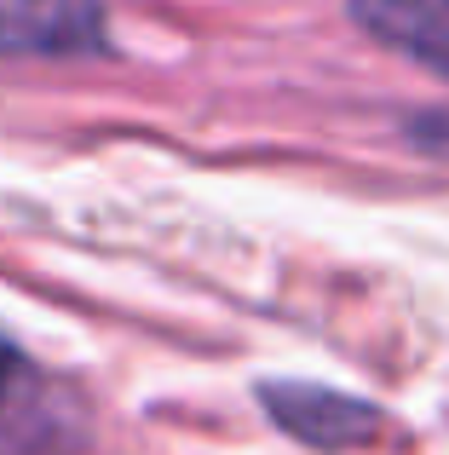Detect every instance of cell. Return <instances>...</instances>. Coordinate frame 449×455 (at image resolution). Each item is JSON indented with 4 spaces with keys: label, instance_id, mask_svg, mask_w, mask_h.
<instances>
[{
    "label": "cell",
    "instance_id": "1",
    "mask_svg": "<svg viewBox=\"0 0 449 455\" xmlns=\"http://www.w3.org/2000/svg\"><path fill=\"white\" fill-rule=\"evenodd\" d=\"M254 398L277 433H288L294 444H305L317 455H351V450H369L392 433L381 403L358 398V392H340V387H323V380H259Z\"/></svg>",
    "mask_w": 449,
    "mask_h": 455
},
{
    "label": "cell",
    "instance_id": "2",
    "mask_svg": "<svg viewBox=\"0 0 449 455\" xmlns=\"http://www.w3.org/2000/svg\"><path fill=\"white\" fill-rule=\"evenodd\" d=\"M110 52L104 0H0V58H98Z\"/></svg>",
    "mask_w": 449,
    "mask_h": 455
},
{
    "label": "cell",
    "instance_id": "3",
    "mask_svg": "<svg viewBox=\"0 0 449 455\" xmlns=\"http://www.w3.org/2000/svg\"><path fill=\"white\" fill-rule=\"evenodd\" d=\"M346 18L392 58L449 81V0H346Z\"/></svg>",
    "mask_w": 449,
    "mask_h": 455
},
{
    "label": "cell",
    "instance_id": "4",
    "mask_svg": "<svg viewBox=\"0 0 449 455\" xmlns=\"http://www.w3.org/2000/svg\"><path fill=\"white\" fill-rule=\"evenodd\" d=\"M398 133H404V145L415 156L449 167V104H421V110H409Z\"/></svg>",
    "mask_w": 449,
    "mask_h": 455
},
{
    "label": "cell",
    "instance_id": "5",
    "mask_svg": "<svg viewBox=\"0 0 449 455\" xmlns=\"http://www.w3.org/2000/svg\"><path fill=\"white\" fill-rule=\"evenodd\" d=\"M23 387H29V363H23V352L0 334V415L23 398Z\"/></svg>",
    "mask_w": 449,
    "mask_h": 455
}]
</instances>
